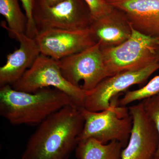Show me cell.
Returning a JSON list of instances; mask_svg holds the SVG:
<instances>
[{"mask_svg":"<svg viewBox=\"0 0 159 159\" xmlns=\"http://www.w3.org/2000/svg\"><path fill=\"white\" fill-rule=\"evenodd\" d=\"M159 58V47L157 49ZM159 93V75L152 78L146 85L135 90L128 91L119 101V106H125L132 102L143 100Z\"/></svg>","mask_w":159,"mask_h":159,"instance_id":"obj_16","label":"cell"},{"mask_svg":"<svg viewBox=\"0 0 159 159\" xmlns=\"http://www.w3.org/2000/svg\"><path fill=\"white\" fill-rule=\"evenodd\" d=\"M58 61L64 77L76 86L79 87V82L83 81L81 89L85 92L93 89L103 80L109 77L99 42L84 51Z\"/></svg>","mask_w":159,"mask_h":159,"instance_id":"obj_7","label":"cell"},{"mask_svg":"<svg viewBox=\"0 0 159 159\" xmlns=\"http://www.w3.org/2000/svg\"><path fill=\"white\" fill-rule=\"evenodd\" d=\"M20 1L21 2L23 8L28 19V24H27L26 34L28 37L34 39L39 34V31L33 18L34 0H20Z\"/></svg>","mask_w":159,"mask_h":159,"instance_id":"obj_19","label":"cell"},{"mask_svg":"<svg viewBox=\"0 0 159 159\" xmlns=\"http://www.w3.org/2000/svg\"><path fill=\"white\" fill-rule=\"evenodd\" d=\"M86 3L93 20L99 19L110 13L113 7L109 5L105 0H84Z\"/></svg>","mask_w":159,"mask_h":159,"instance_id":"obj_18","label":"cell"},{"mask_svg":"<svg viewBox=\"0 0 159 159\" xmlns=\"http://www.w3.org/2000/svg\"><path fill=\"white\" fill-rule=\"evenodd\" d=\"M123 148L122 144L117 141L103 144L89 139L78 142L76 156L78 159H121Z\"/></svg>","mask_w":159,"mask_h":159,"instance_id":"obj_14","label":"cell"},{"mask_svg":"<svg viewBox=\"0 0 159 159\" xmlns=\"http://www.w3.org/2000/svg\"><path fill=\"white\" fill-rule=\"evenodd\" d=\"M81 112L84 122L78 142L89 139L103 144L116 141L121 143L123 148L126 147L133 125L128 108L111 103L105 110L93 112L82 108Z\"/></svg>","mask_w":159,"mask_h":159,"instance_id":"obj_4","label":"cell"},{"mask_svg":"<svg viewBox=\"0 0 159 159\" xmlns=\"http://www.w3.org/2000/svg\"><path fill=\"white\" fill-rule=\"evenodd\" d=\"M159 69V61L140 70L125 71L107 77L90 91L85 92L84 108L93 112L110 108L111 99L131 86L145 82Z\"/></svg>","mask_w":159,"mask_h":159,"instance_id":"obj_8","label":"cell"},{"mask_svg":"<svg viewBox=\"0 0 159 159\" xmlns=\"http://www.w3.org/2000/svg\"><path fill=\"white\" fill-rule=\"evenodd\" d=\"M11 35L19 42L20 47L7 55L6 64L0 68L1 87L11 85L17 81L41 54L34 39L25 34L14 33Z\"/></svg>","mask_w":159,"mask_h":159,"instance_id":"obj_12","label":"cell"},{"mask_svg":"<svg viewBox=\"0 0 159 159\" xmlns=\"http://www.w3.org/2000/svg\"><path fill=\"white\" fill-rule=\"evenodd\" d=\"M159 38L146 35L132 27L130 37L124 42L115 47L101 48L109 76L140 70L159 61Z\"/></svg>","mask_w":159,"mask_h":159,"instance_id":"obj_3","label":"cell"},{"mask_svg":"<svg viewBox=\"0 0 159 159\" xmlns=\"http://www.w3.org/2000/svg\"><path fill=\"white\" fill-rule=\"evenodd\" d=\"M82 108L70 104L45 119L29 138L22 159H68L84 125Z\"/></svg>","mask_w":159,"mask_h":159,"instance_id":"obj_1","label":"cell"},{"mask_svg":"<svg viewBox=\"0 0 159 159\" xmlns=\"http://www.w3.org/2000/svg\"><path fill=\"white\" fill-rule=\"evenodd\" d=\"M142 103L145 113L155 126L159 136V93L143 99ZM154 159H159V145Z\"/></svg>","mask_w":159,"mask_h":159,"instance_id":"obj_17","label":"cell"},{"mask_svg":"<svg viewBox=\"0 0 159 159\" xmlns=\"http://www.w3.org/2000/svg\"><path fill=\"white\" fill-rule=\"evenodd\" d=\"M122 11L132 27L143 34L159 38V0H105Z\"/></svg>","mask_w":159,"mask_h":159,"instance_id":"obj_11","label":"cell"},{"mask_svg":"<svg viewBox=\"0 0 159 159\" xmlns=\"http://www.w3.org/2000/svg\"><path fill=\"white\" fill-rule=\"evenodd\" d=\"M33 18L39 32L48 29L83 30L93 21L84 0H66L53 6L45 0H34Z\"/></svg>","mask_w":159,"mask_h":159,"instance_id":"obj_6","label":"cell"},{"mask_svg":"<svg viewBox=\"0 0 159 159\" xmlns=\"http://www.w3.org/2000/svg\"><path fill=\"white\" fill-rule=\"evenodd\" d=\"M41 54L57 60L77 54L96 43L90 28L79 30L48 29L34 38Z\"/></svg>","mask_w":159,"mask_h":159,"instance_id":"obj_9","label":"cell"},{"mask_svg":"<svg viewBox=\"0 0 159 159\" xmlns=\"http://www.w3.org/2000/svg\"><path fill=\"white\" fill-rule=\"evenodd\" d=\"M90 28L96 42L104 48L124 42L130 37L132 27L125 15L114 8L105 16L93 20Z\"/></svg>","mask_w":159,"mask_h":159,"instance_id":"obj_13","label":"cell"},{"mask_svg":"<svg viewBox=\"0 0 159 159\" xmlns=\"http://www.w3.org/2000/svg\"><path fill=\"white\" fill-rule=\"evenodd\" d=\"M132 118L130 138L121 159H154L159 145L155 126L145 113L142 102L129 107Z\"/></svg>","mask_w":159,"mask_h":159,"instance_id":"obj_10","label":"cell"},{"mask_svg":"<svg viewBox=\"0 0 159 159\" xmlns=\"http://www.w3.org/2000/svg\"><path fill=\"white\" fill-rule=\"evenodd\" d=\"M70 104L76 105L68 95L53 88L34 93L16 90L10 85L0 89V115L12 125H39Z\"/></svg>","mask_w":159,"mask_h":159,"instance_id":"obj_2","label":"cell"},{"mask_svg":"<svg viewBox=\"0 0 159 159\" xmlns=\"http://www.w3.org/2000/svg\"><path fill=\"white\" fill-rule=\"evenodd\" d=\"M0 13L5 18L8 25L2 22V25L10 34H26L28 19L20 8L19 0H0Z\"/></svg>","mask_w":159,"mask_h":159,"instance_id":"obj_15","label":"cell"},{"mask_svg":"<svg viewBox=\"0 0 159 159\" xmlns=\"http://www.w3.org/2000/svg\"><path fill=\"white\" fill-rule=\"evenodd\" d=\"M21 159H22V158H21Z\"/></svg>","mask_w":159,"mask_h":159,"instance_id":"obj_21","label":"cell"},{"mask_svg":"<svg viewBox=\"0 0 159 159\" xmlns=\"http://www.w3.org/2000/svg\"><path fill=\"white\" fill-rule=\"evenodd\" d=\"M16 90L34 93L53 88L68 95L78 107L84 108L85 91L69 82L63 76L59 61L41 54L22 77L11 85Z\"/></svg>","mask_w":159,"mask_h":159,"instance_id":"obj_5","label":"cell"},{"mask_svg":"<svg viewBox=\"0 0 159 159\" xmlns=\"http://www.w3.org/2000/svg\"><path fill=\"white\" fill-rule=\"evenodd\" d=\"M46 3L51 6H53L62 2L66 0H45Z\"/></svg>","mask_w":159,"mask_h":159,"instance_id":"obj_20","label":"cell"}]
</instances>
